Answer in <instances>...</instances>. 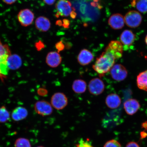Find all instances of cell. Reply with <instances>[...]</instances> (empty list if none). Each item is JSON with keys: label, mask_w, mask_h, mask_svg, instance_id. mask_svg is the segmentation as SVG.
<instances>
[{"label": "cell", "mask_w": 147, "mask_h": 147, "mask_svg": "<svg viewBox=\"0 0 147 147\" xmlns=\"http://www.w3.org/2000/svg\"><path fill=\"white\" fill-rule=\"evenodd\" d=\"M135 39V36L132 31L126 30L123 31L120 37L121 42L125 46L131 45Z\"/></svg>", "instance_id": "17"}, {"label": "cell", "mask_w": 147, "mask_h": 147, "mask_svg": "<svg viewBox=\"0 0 147 147\" xmlns=\"http://www.w3.org/2000/svg\"><path fill=\"white\" fill-rule=\"evenodd\" d=\"M62 60L61 57L58 51H51L48 53L46 58V63L52 68L58 67L61 63Z\"/></svg>", "instance_id": "10"}, {"label": "cell", "mask_w": 147, "mask_h": 147, "mask_svg": "<svg viewBox=\"0 0 147 147\" xmlns=\"http://www.w3.org/2000/svg\"><path fill=\"white\" fill-rule=\"evenodd\" d=\"M18 20L19 23L24 27L31 25L34 22V15L30 9H24L20 11L17 15Z\"/></svg>", "instance_id": "3"}, {"label": "cell", "mask_w": 147, "mask_h": 147, "mask_svg": "<svg viewBox=\"0 0 147 147\" xmlns=\"http://www.w3.org/2000/svg\"><path fill=\"white\" fill-rule=\"evenodd\" d=\"M136 4L139 12L143 13L147 12V0H138Z\"/></svg>", "instance_id": "24"}, {"label": "cell", "mask_w": 147, "mask_h": 147, "mask_svg": "<svg viewBox=\"0 0 147 147\" xmlns=\"http://www.w3.org/2000/svg\"><path fill=\"white\" fill-rule=\"evenodd\" d=\"M44 2L48 5H52L54 4L56 0H43Z\"/></svg>", "instance_id": "32"}, {"label": "cell", "mask_w": 147, "mask_h": 147, "mask_svg": "<svg viewBox=\"0 0 147 147\" xmlns=\"http://www.w3.org/2000/svg\"><path fill=\"white\" fill-rule=\"evenodd\" d=\"M125 23L124 18L120 14L112 15L108 20L110 26L115 30L122 29L124 26Z\"/></svg>", "instance_id": "11"}, {"label": "cell", "mask_w": 147, "mask_h": 147, "mask_svg": "<svg viewBox=\"0 0 147 147\" xmlns=\"http://www.w3.org/2000/svg\"><path fill=\"white\" fill-rule=\"evenodd\" d=\"M10 114L4 106L0 107V122L5 123L10 118Z\"/></svg>", "instance_id": "22"}, {"label": "cell", "mask_w": 147, "mask_h": 147, "mask_svg": "<svg viewBox=\"0 0 147 147\" xmlns=\"http://www.w3.org/2000/svg\"><path fill=\"white\" fill-rule=\"evenodd\" d=\"M105 50L109 52L117 60L122 57L123 47L121 42L115 40L110 42Z\"/></svg>", "instance_id": "8"}, {"label": "cell", "mask_w": 147, "mask_h": 147, "mask_svg": "<svg viewBox=\"0 0 147 147\" xmlns=\"http://www.w3.org/2000/svg\"><path fill=\"white\" fill-rule=\"evenodd\" d=\"M140 107V105L138 101L135 99H129L124 104L125 111L129 115L135 114L139 110Z\"/></svg>", "instance_id": "13"}, {"label": "cell", "mask_w": 147, "mask_h": 147, "mask_svg": "<svg viewBox=\"0 0 147 147\" xmlns=\"http://www.w3.org/2000/svg\"><path fill=\"white\" fill-rule=\"evenodd\" d=\"M104 147H122L120 143L118 141L112 140L106 142Z\"/></svg>", "instance_id": "26"}, {"label": "cell", "mask_w": 147, "mask_h": 147, "mask_svg": "<svg viewBox=\"0 0 147 147\" xmlns=\"http://www.w3.org/2000/svg\"><path fill=\"white\" fill-rule=\"evenodd\" d=\"M70 25V21L69 20L64 19L62 21V25L64 28H68Z\"/></svg>", "instance_id": "29"}, {"label": "cell", "mask_w": 147, "mask_h": 147, "mask_svg": "<svg viewBox=\"0 0 147 147\" xmlns=\"http://www.w3.org/2000/svg\"><path fill=\"white\" fill-rule=\"evenodd\" d=\"M28 115V112L27 109L23 107L19 106L13 110L11 116L13 120L18 121L25 119Z\"/></svg>", "instance_id": "18"}, {"label": "cell", "mask_w": 147, "mask_h": 147, "mask_svg": "<svg viewBox=\"0 0 147 147\" xmlns=\"http://www.w3.org/2000/svg\"><path fill=\"white\" fill-rule=\"evenodd\" d=\"M56 8L57 13L55 16L57 18L59 16L67 17L74 10L71 3L68 0H58L56 5Z\"/></svg>", "instance_id": "2"}, {"label": "cell", "mask_w": 147, "mask_h": 147, "mask_svg": "<svg viewBox=\"0 0 147 147\" xmlns=\"http://www.w3.org/2000/svg\"><path fill=\"white\" fill-rule=\"evenodd\" d=\"M22 63L21 57L17 54H11L7 60V65L10 69L16 70L19 69Z\"/></svg>", "instance_id": "16"}, {"label": "cell", "mask_w": 147, "mask_h": 147, "mask_svg": "<svg viewBox=\"0 0 147 147\" xmlns=\"http://www.w3.org/2000/svg\"><path fill=\"white\" fill-rule=\"evenodd\" d=\"M11 54L9 45L3 44L0 39V64L7 63L9 56Z\"/></svg>", "instance_id": "19"}, {"label": "cell", "mask_w": 147, "mask_h": 147, "mask_svg": "<svg viewBox=\"0 0 147 147\" xmlns=\"http://www.w3.org/2000/svg\"><path fill=\"white\" fill-rule=\"evenodd\" d=\"M57 25L59 26H61L62 25V21L61 20H58L57 21L56 23Z\"/></svg>", "instance_id": "35"}, {"label": "cell", "mask_w": 147, "mask_h": 147, "mask_svg": "<svg viewBox=\"0 0 147 147\" xmlns=\"http://www.w3.org/2000/svg\"><path fill=\"white\" fill-rule=\"evenodd\" d=\"M87 84L85 81L78 79L73 82L72 88L74 92L77 94L84 93L87 89Z\"/></svg>", "instance_id": "20"}, {"label": "cell", "mask_w": 147, "mask_h": 147, "mask_svg": "<svg viewBox=\"0 0 147 147\" xmlns=\"http://www.w3.org/2000/svg\"><path fill=\"white\" fill-rule=\"evenodd\" d=\"M110 71L112 78L117 81H122L127 76V70L124 66L121 64L114 65Z\"/></svg>", "instance_id": "6"}, {"label": "cell", "mask_w": 147, "mask_h": 147, "mask_svg": "<svg viewBox=\"0 0 147 147\" xmlns=\"http://www.w3.org/2000/svg\"><path fill=\"white\" fill-rule=\"evenodd\" d=\"M124 18L126 25L131 28L138 27L142 21L141 14L135 10L127 12Z\"/></svg>", "instance_id": "4"}, {"label": "cell", "mask_w": 147, "mask_h": 147, "mask_svg": "<svg viewBox=\"0 0 147 147\" xmlns=\"http://www.w3.org/2000/svg\"><path fill=\"white\" fill-rule=\"evenodd\" d=\"M115 60L113 55L105 50L96 58L95 63L93 65V69L100 77L103 76L115 65Z\"/></svg>", "instance_id": "1"}, {"label": "cell", "mask_w": 147, "mask_h": 147, "mask_svg": "<svg viewBox=\"0 0 147 147\" xmlns=\"http://www.w3.org/2000/svg\"><path fill=\"white\" fill-rule=\"evenodd\" d=\"M106 104L108 108L115 109L119 107L121 103L120 97L115 93H111L106 97Z\"/></svg>", "instance_id": "15"}, {"label": "cell", "mask_w": 147, "mask_h": 147, "mask_svg": "<svg viewBox=\"0 0 147 147\" xmlns=\"http://www.w3.org/2000/svg\"><path fill=\"white\" fill-rule=\"evenodd\" d=\"M76 13L75 12L74 10L71 13L70 15V16H71V18H73V19H74V18H76Z\"/></svg>", "instance_id": "34"}, {"label": "cell", "mask_w": 147, "mask_h": 147, "mask_svg": "<svg viewBox=\"0 0 147 147\" xmlns=\"http://www.w3.org/2000/svg\"><path fill=\"white\" fill-rule=\"evenodd\" d=\"M38 93L40 96H45L47 95L48 91L47 89L41 88L38 90Z\"/></svg>", "instance_id": "28"}, {"label": "cell", "mask_w": 147, "mask_h": 147, "mask_svg": "<svg viewBox=\"0 0 147 147\" xmlns=\"http://www.w3.org/2000/svg\"><path fill=\"white\" fill-rule=\"evenodd\" d=\"M36 28L40 32H47L51 27V23L49 18L44 16H40L37 18L35 22Z\"/></svg>", "instance_id": "14"}, {"label": "cell", "mask_w": 147, "mask_h": 147, "mask_svg": "<svg viewBox=\"0 0 147 147\" xmlns=\"http://www.w3.org/2000/svg\"><path fill=\"white\" fill-rule=\"evenodd\" d=\"M44 47V44L41 41L38 42V43H36V47L37 49H42V48H43Z\"/></svg>", "instance_id": "33"}, {"label": "cell", "mask_w": 147, "mask_h": 147, "mask_svg": "<svg viewBox=\"0 0 147 147\" xmlns=\"http://www.w3.org/2000/svg\"><path fill=\"white\" fill-rule=\"evenodd\" d=\"M137 84L139 89L147 92V69L138 75Z\"/></svg>", "instance_id": "21"}, {"label": "cell", "mask_w": 147, "mask_h": 147, "mask_svg": "<svg viewBox=\"0 0 147 147\" xmlns=\"http://www.w3.org/2000/svg\"><path fill=\"white\" fill-rule=\"evenodd\" d=\"M44 147L43 146H38V147Z\"/></svg>", "instance_id": "37"}, {"label": "cell", "mask_w": 147, "mask_h": 147, "mask_svg": "<svg viewBox=\"0 0 147 147\" xmlns=\"http://www.w3.org/2000/svg\"><path fill=\"white\" fill-rule=\"evenodd\" d=\"M76 147H94L91 144L90 141L87 140H84L81 139L76 144Z\"/></svg>", "instance_id": "25"}, {"label": "cell", "mask_w": 147, "mask_h": 147, "mask_svg": "<svg viewBox=\"0 0 147 147\" xmlns=\"http://www.w3.org/2000/svg\"><path fill=\"white\" fill-rule=\"evenodd\" d=\"M2 1L5 4L11 5L15 3L17 0H2Z\"/></svg>", "instance_id": "31"}, {"label": "cell", "mask_w": 147, "mask_h": 147, "mask_svg": "<svg viewBox=\"0 0 147 147\" xmlns=\"http://www.w3.org/2000/svg\"><path fill=\"white\" fill-rule=\"evenodd\" d=\"M88 88L91 94L94 95H98L104 92L105 86L103 82L101 79L95 78L90 81Z\"/></svg>", "instance_id": "9"}, {"label": "cell", "mask_w": 147, "mask_h": 147, "mask_svg": "<svg viewBox=\"0 0 147 147\" xmlns=\"http://www.w3.org/2000/svg\"><path fill=\"white\" fill-rule=\"evenodd\" d=\"M94 56L91 51L87 49H84L80 51L78 57L79 64L82 66L88 65L93 61Z\"/></svg>", "instance_id": "12"}, {"label": "cell", "mask_w": 147, "mask_h": 147, "mask_svg": "<svg viewBox=\"0 0 147 147\" xmlns=\"http://www.w3.org/2000/svg\"><path fill=\"white\" fill-rule=\"evenodd\" d=\"M145 42H146V45H147V34L146 37V38H145Z\"/></svg>", "instance_id": "36"}, {"label": "cell", "mask_w": 147, "mask_h": 147, "mask_svg": "<svg viewBox=\"0 0 147 147\" xmlns=\"http://www.w3.org/2000/svg\"><path fill=\"white\" fill-rule=\"evenodd\" d=\"M55 47L57 50L58 53L63 51L65 48V45H64L63 42L62 41H60L57 42L55 45Z\"/></svg>", "instance_id": "27"}, {"label": "cell", "mask_w": 147, "mask_h": 147, "mask_svg": "<svg viewBox=\"0 0 147 147\" xmlns=\"http://www.w3.org/2000/svg\"><path fill=\"white\" fill-rule=\"evenodd\" d=\"M125 147H140L138 143L135 142H130L127 143Z\"/></svg>", "instance_id": "30"}, {"label": "cell", "mask_w": 147, "mask_h": 147, "mask_svg": "<svg viewBox=\"0 0 147 147\" xmlns=\"http://www.w3.org/2000/svg\"><path fill=\"white\" fill-rule=\"evenodd\" d=\"M68 99L64 93L57 92L53 95L51 99L53 107L58 110L63 109L68 104Z\"/></svg>", "instance_id": "5"}, {"label": "cell", "mask_w": 147, "mask_h": 147, "mask_svg": "<svg viewBox=\"0 0 147 147\" xmlns=\"http://www.w3.org/2000/svg\"><path fill=\"white\" fill-rule=\"evenodd\" d=\"M34 108L36 113L42 116L50 115L53 112L52 105L49 102L45 100L37 101L35 104Z\"/></svg>", "instance_id": "7"}, {"label": "cell", "mask_w": 147, "mask_h": 147, "mask_svg": "<svg viewBox=\"0 0 147 147\" xmlns=\"http://www.w3.org/2000/svg\"><path fill=\"white\" fill-rule=\"evenodd\" d=\"M15 147H32L30 141L25 138H20L16 140Z\"/></svg>", "instance_id": "23"}]
</instances>
